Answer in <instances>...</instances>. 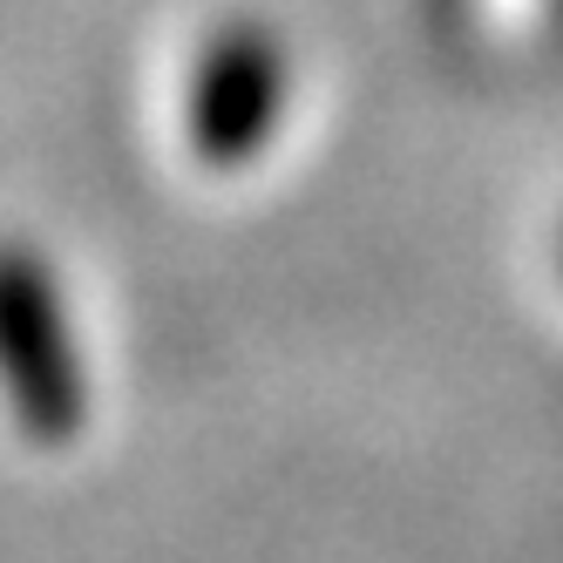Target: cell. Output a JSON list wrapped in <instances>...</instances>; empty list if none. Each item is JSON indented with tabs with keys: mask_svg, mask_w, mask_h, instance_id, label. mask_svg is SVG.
I'll list each match as a JSON object with an SVG mask.
<instances>
[{
	"mask_svg": "<svg viewBox=\"0 0 563 563\" xmlns=\"http://www.w3.org/2000/svg\"><path fill=\"white\" fill-rule=\"evenodd\" d=\"M286 109V55L265 27H218L190 68V150L211 170H238L265 150Z\"/></svg>",
	"mask_w": 563,
	"mask_h": 563,
	"instance_id": "obj_2",
	"label": "cell"
},
{
	"mask_svg": "<svg viewBox=\"0 0 563 563\" xmlns=\"http://www.w3.org/2000/svg\"><path fill=\"white\" fill-rule=\"evenodd\" d=\"M0 394L27 441H75L89 421V374L42 252L0 245Z\"/></svg>",
	"mask_w": 563,
	"mask_h": 563,
	"instance_id": "obj_1",
	"label": "cell"
}]
</instances>
